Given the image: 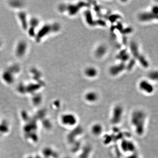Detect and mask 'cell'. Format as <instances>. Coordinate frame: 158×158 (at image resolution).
<instances>
[{
	"mask_svg": "<svg viewBox=\"0 0 158 158\" xmlns=\"http://www.w3.org/2000/svg\"><path fill=\"white\" fill-rule=\"evenodd\" d=\"M146 115L142 111H134L131 115V123L136 133L139 135L144 133L145 127Z\"/></svg>",
	"mask_w": 158,
	"mask_h": 158,
	"instance_id": "obj_1",
	"label": "cell"
},
{
	"mask_svg": "<svg viewBox=\"0 0 158 158\" xmlns=\"http://www.w3.org/2000/svg\"><path fill=\"white\" fill-rule=\"evenodd\" d=\"M77 116L75 114L66 112L62 114L59 117V122L63 127L66 128L75 127L78 123Z\"/></svg>",
	"mask_w": 158,
	"mask_h": 158,
	"instance_id": "obj_2",
	"label": "cell"
},
{
	"mask_svg": "<svg viewBox=\"0 0 158 158\" xmlns=\"http://www.w3.org/2000/svg\"><path fill=\"white\" fill-rule=\"evenodd\" d=\"M123 109L122 107L117 105L112 109L110 115V122L113 125H117L121 122L123 117Z\"/></svg>",
	"mask_w": 158,
	"mask_h": 158,
	"instance_id": "obj_3",
	"label": "cell"
},
{
	"mask_svg": "<svg viewBox=\"0 0 158 158\" xmlns=\"http://www.w3.org/2000/svg\"><path fill=\"white\" fill-rule=\"evenodd\" d=\"M90 130L92 135L95 137H99L103 133V127L100 123H95L91 126Z\"/></svg>",
	"mask_w": 158,
	"mask_h": 158,
	"instance_id": "obj_4",
	"label": "cell"
},
{
	"mask_svg": "<svg viewBox=\"0 0 158 158\" xmlns=\"http://www.w3.org/2000/svg\"><path fill=\"white\" fill-rule=\"evenodd\" d=\"M139 87L141 90L148 94L152 93L154 90L152 84L146 80H142L140 83Z\"/></svg>",
	"mask_w": 158,
	"mask_h": 158,
	"instance_id": "obj_5",
	"label": "cell"
},
{
	"mask_svg": "<svg viewBox=\"0 0 158 158\" xmlns=\"http://www.w3.org/2000/svg\"><path fill=\"white\" fill-rule=\"evenodd\" d=\"M139 17L141 20L147 21L158 19V15H156L152 13H143L140 15Z\"/></svg>",
	"mask_w": 158,
	"mask_h": 158,
	"instance_id": "obj_6",
	"label": "cell"
},
{
	"mask_svg": "<svg viewBox=\"0 0 158 158\" xmlns=\"http://www.w3.org/2000/svg\"><path fill=\"white\" fill-rule=\"evenodd\" d=\"M98 95L95 93H87L85 96V100L87 101V102L93 103H95L98 100Z\"/></svg>",
	"mask_w": 158,
	"mask_h": 158,
	"instance_id": "obj_7",
	"label": "cell"
},
{
	"mask_svg": "<svg viewBox=\"0 0 158 158\" xmlns=\"http://www.w3.org/2000/svg\"><path fill=\"white\" fill-rule=\"evenodd\" d=\"M9 131V127L8 123L3 121L0 123V134H6Z\"/></svg>",
	"mask_w": 158,
	"mask_h": 158,
	"instance_id": "obj_8",
	"label": "cell"
},
{
	"mask_svg": "<svg viewBox=\"0 0 158 158\" xmlns=\"http://www.w3.org/2000/svg\"><path fill=\"white\" fill-rule=\"evenodd\" d=\"M21 117L23 121L26 123L31 119L29 116V114L25 110H23L21 112Z\"/></svg>",
	"mask_w": 158,
	"mask_h": 158,
	"instance_id": "obj_9",
	"label": "cell"
},
{
	"mask_svg": "<svg viewBox=\"0 0 158 158\" xmlns=\"http://www.w3.org/2000/svg\"><path fill=\"white\" fill-rule=\"evenodd\" d=\"M148 76L152 80H158V71L151 72L148 75Z\"/></svg>",
	"mask_w": 158,
	"mask_h": 158,
	"instance_id": "obj_10",
	"label": "cell"
},
{
	"mask_svg": "<svg viewBox=\"0 0 158 158\" xmlns=\"http://www.w3.org/2000/svg\"><path fill=\"white\" fill-rule=\"evenodd\" d=\"M139 57L140 62L142 65L144 66V67H148V62L147 61V60L145 58V57L142 56H140Z\"/></svg>",
	"mask_w": 158,
	"mask_h": 158,
	"instance_id": "obj_11",
	"label": "cell"
},
{
	"mask_svg": "<svg viewBox=\"0 0 158 158\" xmlns=\"http://www.w3.org/2000/svg\"><path fill=\"white\" fill-rule=\"evenodd\" d=\"M41 99H40L39 96H35L33 97L32 101L33 104L35 105H38L41 102Z\"/></svg>",
	"mask_w": 158,
	"mask_h": 158,
	"instance_id": "obj_12",
	"label": "cell"
},
{
	"mask_svg": "<svg viewBox=\"0 0 158 158\" xmlns=\"http://www.w3.org/2000/svg\"><path fill=\"white\" fill-rule=\"evenodd\" d=\"M132 51H133V52L134 55L135 56V57H138L139 56V53H138V48L137 47V46L135 44H133L132 45Z\"/></svg>",
	"mask_w": 158,
	"mask_h": 158,
	"instance_id": "obj_13",
	"label": "cell"
},
{
	"mask_svg": "<svg viewBox=\"0 0 158 158\" xmlns=\"http://www.w3.org/2000/svg\"><path fill=\"white\" fill-rule=\"evenodd\" d=\"M152 13L156 15H158V6H154L152 7Z\"/></svg>",
	"mask_w": 158,
	"mask_h": 158,
	"instance_id": "obj_14",
	"label": "cell"
},
{
	"mask_svg": "<svg viewBox=\"0 0 158 158\" xmlns=\"http://www.w3.org/2000/svg\"><path fill=\"white\" fill-rule=\"evenodd\" d=\"M27 158H35L34 157H30V156H29V157H28Z\"/></svg>",
	"mask_w": 158,
	"mask_h": 158,
	"instance_id": "obj_15",
	"label": "cell"
}]
</instances>
